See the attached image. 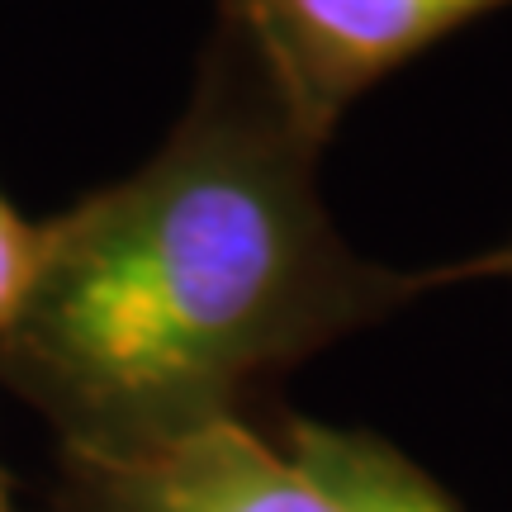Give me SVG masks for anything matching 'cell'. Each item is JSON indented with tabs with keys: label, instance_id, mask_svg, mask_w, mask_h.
<instances>
[{
	"label": "cell",
	"instance_id": "obj_2",
	"mask_svg": "<svg viewBox=\"0 0 512 512\" xmlns=\"http://www.w3.org/2000/svg\"><path fill=\"white\" fill-rule=\"evenodd\" d=\"M503 5L512 0H219V24L294 124L328 143L375 81Z\"/></svg>",
	"mask_w": 512,
	"mask_h": 512
},
{
	"label": "cell",
	"instance_id": "obj_5",
	"mask_svg": "<svg viewBox=\"0 0 512 512\" xmlns=\"http://www.w3.org/2000/svg\"><path fill=\"white\" fill-rule=\"evenodd\" d=\"M38 261H43V223L19 219V209L0 195V337L24 309Z\"/></svg>",
	"mask_w": 512,
	"mask_h": 512
},
{
	"label": "cell",
	"instance_id": "obj_1",
	"mask_svg": "<svg viewBox=\"0 0 512 512\" xmlns=\"http://www.w3.org/2000/svg\"><path fill=\"white\" fill-rule=\"evenodd\" d=\"M318 152L219 24L162 152L43 223L0 375L53 422L62 451H124L242 418L271 375L328 342L494 275L489 252L437 271L356 256L318 200Z\"/></svg>",
	"mask_w": 512,
	"mask_h": 512
},
{
	"label": "cell",
	"instance_id": "obj_6",
	"mask_svg": "<svg viewBox=\"0 0 512 512\" xmlns=\"http://www.w3.org/2000/svg\"><path fill=\"white\" fill-rule=\"evenodd\" d=\"M489 256H494V275H508V280H512V242H503V247H494V252H489Z\"/></svg>",
	"mask_w": 512,
	"mask_h": 512
},
{
	"label": "cell",
	"instance_id": "obj_4",
	"mask_svg": "<svg viewBox=\"0 0 512 512\" xmlns=\"http://www.w3.org/2000/svg\"><path fill=\"white\" fill-rule=\"evenodd\" d=\"M280 446L337 512H460L437 479L384 437L285 413Z\"/></svg>",
	"mask_w": 512,
	"mask_h": 512
},
{
	"label": "cell",
	"instance_id": "obj_7",
	"mask_svg": "<svg viewBox=\"0 0 512 512\" xmlns=\"http://www.w3.org/2000/svg\"><path fill=\"white\" fill-rule=\"evenodd\" d=\"M0 512H10V494H5V470H0Z\"/></svg>",
	"mask_w": 512,
	"mask_h": 512
},
{
	"label": "cell",
	"instance_id": "obj_3",
	"mask_svg": "<svg viewBox=\"0 0 512 512\" xmlns=\"http://www.w3.org/2000/svg\"><path fill=\"white\" fill-rule=\"evenodd\" d=\"M53 512H337L280 441L219 418L124 451H62Z\"/></svg>",
	"mask_w": 512,
	"mask_h": 512
}]
</instances>
